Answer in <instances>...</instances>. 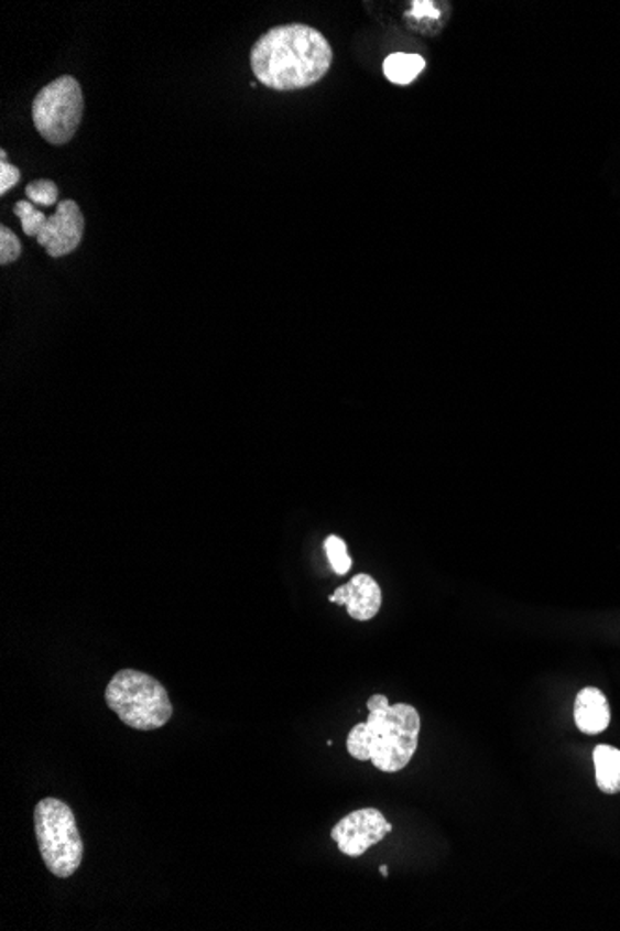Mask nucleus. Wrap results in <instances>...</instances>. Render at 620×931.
Wrapping results in <instances>:
<instances>
[{
	"mask_svg": "<svg viewBox=\"0 0 620 931\" xmlns=\"http://www.w3.org/2000/svg\"><path fill=\"white\" fill-rule=\"evenodd\" d=\"M21 251H23V248H21V240H19L18 235L12 229H8L7 226L0 227V264L7 267L10 262L18 261Z\"/></svg>",
	"mask_w": 620,
	"mask_h": 931,
	"instance_id": "15",
	"label": "nucleus"
},
{
	"mask_svg": "<svg viewBox=\"0 0 620 931\" xmlns=\"http://www.w3.org/2000/svg\"><path fill=\"white\" fill-rule=\"evenodd\" d=\"M367 706V722L349 730L348 754L384 773L402 771L418 749V711L409 703L390 705L383 694L372 695Z\"/></svg>",
	"mask_w": 620,
	"mask_h": 931,
	"instance_id": "2",
	"label": "nucleus"
},
{
	"mask_svg": "<svg viewBox=\"0 0 620 931\" xmlns=\"http://www.w3.org/2000/svg\"><path fill=\"white\" fill-rule=\"evenodd\" d=\"M392 831V824L383 813L373 806L359 809L344 816L331 831V838L338 849L348 857H361L368 849L381 843Z\"/></svg>",
	"mask_w": 620,
	"mask_h": 931,
	"instance_id": "6",
	"label": "nucleus"
},
{
	"mask_svg": "<svg viewBox=\"0 0 620 931\" xmlns=\"http://www.w3.org/2000/svg\"><path fill=\"white\" fill-rule=\"evenodd\" d=\"M84 96L77 78L72 75L56 78L37 91L32 102V119L36 131L53 145H64L77 134L83 123Z\"/></svg>",
	"mask_w": 620,
	"mask_h": 931,
	"instance_id": "5",
	"label": "nucleus"
},
{
	"mask_svg": "<svg viewBox=\"0 0 620 931\" xmlns=\"http://www.w3.org/2000/svg\"><path fill=\"white\" fill-rule=\"evenodd\" d=\"M21 181V170L8 161H0V196H7Z\"/></svg>",
	"mask_w": 620,
	"mask_h": 931,
	"instance_id": "16",
	"label": "nucleus"
},
{
	"mask_svg": "<svg viewBox=\"0 0 620 931\" xmlns=\"http://www.w3.org/2000/svg\"><path fill=\"white\" fill-rule=\"evenodd\" d=\"M379 874H381V876H384V878H387V876H389V866H384V865L379 866Z\"/></svg>",
	"mask_w": 620,
	"mask_h": 931,
	"instance_id": "17",
	"label": "nucleus"
},
{
	"mask_svg": "<svg viewBox=\"0 0 620 931\" xmlns=\"http://www.w3.org/2000/svg\"><path fill=\"white\" fill-rule=\"evenodd\" d=\"M84 214L77 202L64 199L56 205V213L51 214L42 232L37 235V243L45 248L53 259L69 256L83 243Z\"/></svg>",
	"mask_w": 620,
	"mask_h": 931,
	"instance_id": "7",
	"label": "nucleus"
},
{
	"mask_svg": "<svg viewBox=\"0 0 620 931\" xmlns=\"http://www.w3.org/2000/svg\"><path fill=\"white\" fill-rule=\"evenodd\" d=\"M335 605H346L349 616L357 621H370L378 616L383 594L378 582L370 575H355L346 586L338 587L337 592L329 597Z\"/></svg>",
	"mask_w": 620,
	"mask_h": 931,
	"instance_id": "8",
	"label": "nucleus"
},
{
	"mask_svg": "<svg viewBox=\"0 0 620 931\" xmlns=\"http://www.w3.org/2000/svg\"><path fill=\"white\" fill-rule=\"evenodd\" d=\"M13 214L21 220L23 232L26 237H36L42 232L43 227L47 224V216L34 207V203L18 202L13 207Z\"/></svg>",
	"mask_w": 620,
	"mask_h": 931,
	"instance_id": "12",
	"label": "nucleus"
},
{
	"mask_svg": "<svg viewBox=\"0 0 620 931\" xmlns=\"http://www.w3.org/2000/svg\"><path fill=\"white\" fill-rule=\"evenodd\" d=\"M574 722L584 735H600L611 722L608 697L598 689L587 686L574 701Z\"/></svg>",
	"mask_w": 620,
	"mask_h": 931,
	"instance_id": "9",
	"label": "nucleus"
},
{
	"mask_svg": "<svg viewBox=\"0 0 620 931\" xmlns=\"http://www.w3.org/2000/svg\"><path fill=\"white\" fill-rule=\"evenodd\" d=\"M426 69V59L420 54L394 53L383 62L384 77L398 86H407Z\"/></svg>",
	"mask_w": 620,
	"mask_h": 931,
	"instance_id": "11",
	"label": "nucleus"
},
{
	"mask_svg": "<svg viewBox=\"0 0 620 931\" xmlns=\"http://www.w3.org/2000/svg\"><path fill=\"white\" fill-rule=\"evenodd\" d=\"M254 77L278 91L305 89L331 69V43L303 23L281 24L259 37L249 54Z\"/></svg>",
	"mask_w": 620,
	"mask_h": 931,
	"instance_id": "1",
	"label": "nucleus"
},
{
	"mask_svg": "<svg viewBox=\"0 0 620 931\" xmlns=\"http://www.w3.org/2000/svg\"><path fill=\"white\" fill-rule=\"evenodd\" d=\"M105 700L108 708L130 729H160L173 716L167 690L143 671H118L108 682Z\"/></svg>",
	"mask_w": 620,
	"mask_h": 931,
	"instance_id": "3",
	"label": "nucleus"
},
{
	"mask_svg": "<svg viewBox=\"0 0 620 931\" xmlns=\"http://www.w3.org/2000/svg\"><path fill=\"white\" fill-rule=\"evenodd\" d=\"M325 552H327L329 564L337 575H346L351 570V556H349L348 546H346V541L342 538L329 535L325 540Z\"/></svg>",
	"mask_w": 620,
	"mask_h": 931,
	"instance_id": "13",
	"label": "nucleus"
},
{
	"mask_svg": "<svg viewBox=\"0 0 620 931\" xmlns=\"http://www.w3.org/2000/svg\"><path fill=\"white\" fill-rule=\"evenodd\" d=\"M26 197H29L30 203H34V205H42V207H53V205H58V186L54 181H48V178H42V181H32V183L26 184V191H24Z\"/></svg>",
	"mask_w": 620,
	"mask_h": 931,
	"instance_id": "14",
	"label": "nucleus"
},
{
	"mask_svg": "<svg viewBox=\"0 0 620 931\" xmlns=\"http://www.w3.org/2000/svg\"><path fill=\"white\" fill-rule=\"evenodd\" d=\"M37 848L48 873L72 878L83 865L84 843L72 806L58 798H45L34 809Z\"/></svg>",
	"mask_w": 620,
	"mask_h": 931,
	"instance_id": "4",
	"label": "nucleus"
},
{
	"mask_svg": "<svg viewBox=\"0 0 620 931\" xmlns=\"http://www.w3.org/2000/svg\"><path fill=\"white\" fill-rule=\"evenodd\" d=\"M597 787L603 794H619L620 792V749L600 744L592 751Z\"/></svg>",
	"mask_w": 620,
	"mask_h": 931,
	"instance_id": "10",
	"label": "nucleus"
}]
</instances>
